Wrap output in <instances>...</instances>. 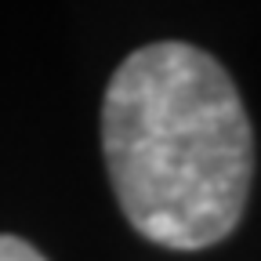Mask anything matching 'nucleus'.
<instances>
[{"instance_id":"f257e3e1","label":"nucleus","mask_w":261,"mask_h":261,"mask_svg":"<svg viewBox=\"0 0 261 261\" xmlns=\"http://www.w3.org/2000/svg\"><path fill=\"white\" fill-rule=\"evenodd\" d=\"M102 152L135 232L167 250L232 236L254 181V130L225 65L185 40L130 51L102 94Z\"/></svg>"},{"instance_id":"f03ea898","label":"nucleus","mask_w":261,"mask_h":261,"mask_svg":"<svg viewBox=\"0 0 261 261\" xmlns=\"http://www.w3.org/2000/svg\"><path fill=\"white\" fill-rule=\"evenodd\" d=\"M0 261H47V257L18 236H0Z\"/></svg>"}]
</instances>
